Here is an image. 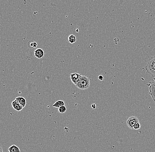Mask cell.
Wrapping results in <instances>:
<instances>
[{"mask_svg":"<svg viewBox=\"0 0 155 152\" xmlns=\"http://www.w3.org/2000/svg\"><path fill=\"white\" fill-rule=\"evenodd\" d=\"M76 86L80 90L87 89L90 86V79L86 76L82 75Z\"/></svg>","mask_w":155,"mask_h":152,"instance_id":"6da1fadb","label":"cell"},{"mask_svg":"<svg viewBox=\"0 0 155 152\" xmlns=\"http://www.w3.org/2000/svg\"><path fill=\"white\" fill-rule=\"evenodd\" d=\"M145 68L150 75L155 77V55L149 59Z\"/></svg>","mask_w":155,"mask_h":152,"instance_id":"7a4b0ae2","label":"cell"},{"mask_svg":"<svg viewBox=\"0 0 155 152\" xmlns=\"http://www.w3.org/2000/svg\"><path fill=\"white\" fill-rule=\"evenodd\" d=\"M147 86L149 87V94L155 102V78L150 81Z\"/></svg>","mask_w":155,"mask_h":152,"instance_id":"3957f363","label":"cell"},{"mask_svg":"<svg viewBox=\"0 0 155 152\" xmlns=\"http://www.w3.org/2000/svg\"><path fill=\"white\" fill-rule=\"evenodd\" d=\"M139 121V118L135 116H131L127 120V124L130 129H134V125Z\"/></svg>","mask_w":155,"mask_h":152,"instance_id":"277c9868","label":"cell"},{"mask_svg":"<svg viewBox=\"0 0 155 152\" xmlns=\"http://www.w3.org/2000/svg\"><path fill=\"white\" fill-rule=\"evenodd\" d=\"M81 76V75L78 74V73H72V74H70V80H71L72 83L76 85Z\"/></svg>","mask_w":155,"mask_h":152,"instance_id":"5b68a950","label":"cell"},{"mask_svg":"<svg viewBox=\"0 0 155 152\" xmlns=\"http://www.w3.org/2000/svg\"><path fill=\"white\" fill-rule=\"evenodd\" d=\"M12 106L13 109L17 111H20L23 109V107L16 100H14L12 103Z\"/></svg>","mask_w":155,"mask_h":152,"instance_id":"8992f818","label":"cell"},{"mask_svg":"<svg viewBox=\"0 0 155 152\" xmlns=\"http://www.w3.org/2000/svg\"><path fill=\"white\" fill-rule=\"evenodd\" d=\"M34 55L37 59H41L44 57L45 53L42 48H37L34 51Z\"/></svg>","mask_w":155,"mask_h":152,"instance_id":"52a82bcc","label":"cell"},{"mask_svg":"<svg viewBox=\"0 0 155 152\" xmlns=\"http://www.w3.org/2000/svg\"><path fill=\"white\" fill-rule=\"evenodd\" d=\"M15 100H16L23 108L26 107V104H27V101H26V99L24 97H20V96L17 97L16 98Z\"/></svg>","mask_w":155,"mask_h":152,"instance_id":"ba28073f","label":"cell"},{"mask_svg":"<svg viewBox=\"0 0 155 152\" xmlns=\"http://www.w3.org/2000/svg\"><path fill=\"white\" fill-rule=\"evenodd\" d=\"M8 151L9 152H20V149L18 146L15 145H11L8 148Z\"/></svg>","mask_w":155,"mask_h":152,"instance_id":"9c48e42d","label":"cell"},{"mask_svg":"<svg viewBox=\"0 0 155 152\" xmlns=\"http://www.w3.org/2000/svg\"><path fill=\"white\" fill-rule=\"evenodd\" d=\"M64 102L63 100H58V101H56L55 104L52 105V107H53L58 108H59V107H62V106H64Z\"/></svg>","mask_w":155,"mask_h":152,"instance_id":"30bf717a","label":"cell"},{"mask_svg":"<svg viewBox=\"0 0 155 152\" xmlns=\"http://www.w3.org/2000/svg\"><path fill=\"white\" fill-rule=\"evenodd\" d=\"M68 40L70 44H74L76 41V37L74 35H70L68 37Z\"/></svg>","mask_w":155,"mask_h":152,"instance_id":"8fae6325","label":"cell"},{"mask_svg":"<svg viewBox=\"0 0 155 152\" xmlns=\"http://www.w3.org/2000/svg\"><path fill=\"white\" fill-rule=\"evenodd\" d=\"M67 110L66 107L65 106H62L58 108V111L60 113H63L65 112Z\"/></svg>","mask_w":155,"mask_h":152,"instance_id":"7c38bea8","label":"cell"},{"mask_svg":"<svg viewBox=\"0 0 155 152\" xmlns=\"http://www.w3.org/2000/svg\"><path fill=\"white\" fill-rule=\"evenodd\" d=\"M141 127V125L139 121L136 123V124H135L134 127V130H139L140 129Z\"/></svg>","mask_w":155,"mask_h":152,"instance_id":"4fadbf2b","label":"cell"},{"mask_svg":"<svg viewBox=\"0 0 155 152\" xmlns=\"http://www.w3.org/2000/svg\"><path fill=\"white\" fill-rule=\"evenodd\" d=\"M98 79L99 80H103L104 79V77H103L102 75H100L98 76Z\"/></svg>","mask_w":155,"mask_h":152,"instance_id":"5bb4252c","label":"cell"},{"mask_svg":"<svg viewBox=\"0 0 155 152\" xmlns=\"http://www.w3.org/2000/svg\"><path fill=\"white\" fill-rule=\"evenodd\" d=\"M37 44L36 42H33V48H36L37 47Z\"/></svg>","mask_w":155,"mask_h":152,"instance_id":"9a60e30c","label":"cell"},{"mask_svg":"<svg viewBox=\"0 0 155 152\" xmlns=\"http://www.w3.org/2000/svg\"><path fill=\"white\" fill-rule=\"evenodd\" d=\"M91 107L93 109H95L96 108V105L95 104H93L92 105Z\"/></svg>","mask_w":155,"mask_h":152,"instance_id":"2e32d148","label":"cell"}]
</instances>
